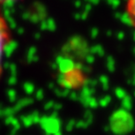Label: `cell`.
<instances>
[{
	"mask_svg": "<svg viewBox=\"0 0 135 135\" xmlns=\"http://www.w3.org/2000/svg\"><path fill=\"white\" fill-rule=\"evenodd\" d=\"M10 41V30L6 20L0 15V77L2 75V59L4 50Z\"/></svg>",
	"mask_w": 135,
	"mask_h": 135,
	"instance_id": "cell-1",
	"label": "cell"
},
{
	"mask_svg": "<svg viewBox=\"0 0 135 135\" xmlns=\"http://www.w3.org/2000/svg\"><path fill=\"white\" fill-rule=\"evenodd\" d=\"M126 10L131 23L135 26V0H127Z\"/></svg>",
	"mask_w": 135,
	"mask_h": 135,
	"instance_id": "cell-2",
	"label": "cell"
},
{
	"mask_svg": "<svg viewBox=\"0 0 135 135\" xmlns=\"http://www.w3.org/2000/svg\"><path fill=\"white\" fill-rule=\"evenodd\" d=\"M8 1H14V0H0V3H4V2H8Z\"/></svg>",
	"mask_w": 135,
	"mask_h": 135,
	"instance_id": "cell-3",
	"label": "cell"
}]
</instances>
